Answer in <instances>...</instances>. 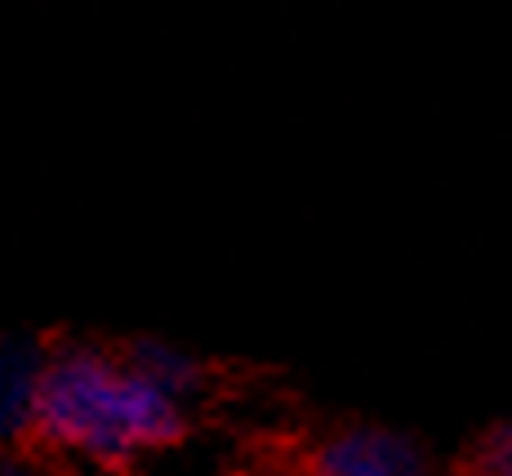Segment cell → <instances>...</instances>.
<instances>
[{
	"instance_id": "cell-4",
	"label": "cell",
	"mask_w": 512,
	"mask_h": 476,
	"mask_svg": "<svg viewBox=\"0 0 512 476\" xmlns=\"http://www.w3.org/2000/svg\"><path fill=\"white\" fill-rule=\"evenodd\" d=\"M41 365L5 361L0 356V432H27L32 423V388Z\"/></svg>"
},
{
	"instance_id": "cell-2",
	"label": "cell",
	"mask_w": 512,
	"mask_h": 476,
	"mask_svg": "<svg viewBox=\"0 0 512 476\" xmlns=\"http://www.w3.org/2000/svg\"><path fill=\"white\" fill-rule=\"evenodd\" d=\"M245 476H441L419 436L370 419H334L308 432L268 436Z\"/></svg>"
},
{
	"instance_id": "cell-3",
	"label": "cell",
	"mask_w": 512,
	"mask_h": 476,
	"mask_svg": "<svg viewBox=\"0 0 512 476\" xmlns=\"http://www.w3.org/2000/svg\"><path fill=\"white\" fill-rule=\"evenodd\" d=\"M441 476H512V419L481 428Z\"/></svg>"
},
{
	"instance_id": "cell-1",
	"label": "cell",
	"mask_w": 512,
	"mask_h": 476,
	"mask_svg": "<svg viewBox=\"0 0 512 476\" xmlns=\"http://www.w3.org/2000/svg\"><path fill=\"white\" fill-rule=\"evenodd\" d=\"M27 432L103 468H125L139 450L183 441L187 419L179 396L156 388L130 361L98 347H63L36 370Z\"/></svg>"
}]
</instances>
